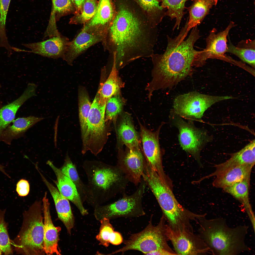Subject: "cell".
Masks as SVG:
<instances>
[{
	"instance_id": "obj_1",
	"label": "cell",
	"mask_w": 255,
	"mask_h": 255,
	"mask_svg": "<svg viewBox=\"0 0 255 255\" xmlns=\"http://www.w3.org/2000/svg\"><path fill=\"white\" fill-rule=\"evenodd\" d=\"M156 28L126 4L119 6L102 42L114 57L118 70L138 59L151 57L157 40Z\"/></svg>"
},
{
	"instance_id": "obj_2",
	"label": "cell",
	"mask_w": 255,
	"mask_h": 255,
	"mask_svg": "<svg viewBox=\"0 0 255 255\" xmlns=\"http://www.w3.org/2000/svg\"><path fill=\"white\" fill-rule=\"evenodd\" d=\"M187 21L174 38L167 36V44L164 52L151 56L153 64V77L149 86L153 91L172 88L189 75L193 66L200 67L201 51L194 48L200 36L197 27L192 28L188 38Z\"/></svg>"
},
{
	"instance_id": "obj_3",
	"label": "cell",
	"mask_w": 255,
	"mask_h": 255,
	"mask_svg": "<svg viewBox=\"0 0 255 255\" xmlns=\"http://www.w3.org/2000/svg\"><path fill=\"white\" fill-rule=\"evenodd\" d=\"M206 214L200 217L198 235L214 255H238L251 250L245 242L248 226L240 225L231 227L226 220L219 217L208 219Z\"/></svg>"
},
{
	"instance_id": "obj_4",
	"label": "cell",
	"mask_w": 255,
	"mask_h": 255,
	"mask_svg": "<svg viewBox=\"0 0 255 255\" xmlns=\"http://www.w3.org/2000/svg\"><path fill=\"white\" fill-rule=\"evenodd\" d=\"M142 177L156 198L168 225L174 230L190 228L192 226L191 222L196 220L198 214L181 205L167 183L163 182L155 171L149 169L143 174Z\"/></svg>"
},
{
	"instance_id": "obj_5",
	"label": "cell",
	"mask_w": 255,
	"mask_h": 255,
	"mask_svg": "<svg viewBox=\"0 0 255 255\" xmlns=\"http://www.w3.org/2000/svg\"><path fill=\"white\" fill-rule=\"evenodd\" d=\"M83 167L87 179L86 200L96 203L104 201L119 191L123 174L117 166L89 160L84 162Z\"/></svg>"
},
{
	"instance_id": "obj_6",
	"label": "cell",
	"mask_w": 255,
	"mask_h": 255,
	"mask_svg": "<svg viewBox=\"0 0 255 255\" xmlns=\"http://www.w3.org/2000/svg\"><path fill=\"white\" fill-rule=\"evenodd\" d=\"M44 217L41 202H34L23 214L21 230L12 244L18 252L26 255H43Z\"/></svg>"
},
{
	"instance_id": "obj_7",
	"label": "cell",
	"mask_w": 255,
	"mask_h": 255,
	"mask_svg": "<svg viewBox=\"0 0 255 255\" xmlns=\"http://www.w3.org/2000/svg\"><path fill=\"white\" fill-rule=\"evenodd\" d=\"M149 224L141 232L132 234L124 241V246L113 254L121 252L123 254L129 250L141 252L144 255L157 250H163L171 255H177L169 245L166 234V219L162 213L160 221L156 226L153 225L152 218Z\"/></svg>"
},
{
	"instance_id": "obj_8",
	"label": "cell",
	"mask_w": 255,
	"mask_h": 255,
	"mask_svg": "<svg viewBox=\"0 0 255 255\" xmlns=\"http://www.w3.org/2000/svg\"><path fill=\"white\" fill-rule=\"evenodd\" d=\"M106 104L100 100L98 91L88 114L87 131L82 140L83 154L89 151L97 156L102 151L107 141L109 126L105 121Z\"/></svg>"
},
{
	"instance_id": "obj_9",
	"label": "cell",
	"mask_w": 255,
	"mask_h": 255,
	"mask_svg": "<svg viewBox=\"0 0 255 255\" xmlns=\"http://www.w3.org/2000/svg\"><path fill=\"white\" fill-rule=\"evenodd\" d=\"M145 183L144 180L136 191L130 196H125L116 201L107 205L97 207L95 215L98 219L119 217L131 218L144 215L142 199Z\"/></svg>"
},
{
	"instance_id": "obj_10",
	"label": "cell",
	"mask_w": 255,
	"mask_h": 255,
	"mask_svg": "<svg viewBox=\"0 0 255 255\" xmlns=\"http://www.w3.org/2000/svg\"><path fill=\"white\" fill-rule=\"evenodd\" d=\"M230 96H214L192 92L179 95L174 99L173 107L174 113L189 119L201 118L205 111L215 103L233 98Z\"/></svg>"
},
{
	"instance_id": "obj_11",
	"label": "cell",
	"mask_w": 255,
	"mask_h": 255,
	"mask_svg": "<svg viewBox=\"0 0 255 255\" xmlns=\"http://www.w3.org/2000/svg\"><path fill=\"white\" fill-rule=\"evenodd\" d=\"M166 234L177 255H197L210 253L209 248L198 234L186 229L174 230L167 224Z\"/></svg>"
},
{
	"instance_id": "obj_12",
	"label": "cell",
	"mask_w": 255,
	"mask_h": 255,
	"mask_svg": "<svg viewBox=\"0 0 255 255\" xmlns=\"http://www.w3.org/2000/svg\"><path fill=\"white\" fill-rule=\"evenodd\" d=\"M117 167L127 179L137 185L140 183L146 160L140 147L118 149Z\"/></svg>"
},
{
	"instance_id": "obj_13",
	"label": "cell",
	"mask_w": 255,
	"mask_h": 255,
	"mask_svg": "<svg viewBox=\"0 0 255 255\" xmlns=\"http://www.w3.org/2000/svg\"><path fill=\"white\" fill-rule=\"evenodd\" d=\"M175 123L179 131L178 139L181 147L199 161L201 149L210 140L206 132L180 118H175Z\"/></svg>"
},
{
	"instance_id": "obj_14",
	"label": "cell",
	"mask_w": 255,
	"mask_h": 255,
	"mask_svg": "<svg viewBox=\"0 0 255 255\" xmlns=\"http://www.w3.org/2000/svg\"><path fill=\"white\" fill-rule=\"evenodd\" d=\"M140 128V136L144 155L150 166L158 174L162 180L166 181L162 162V154L159 142V135L162 123L157 130L153 132L138 121Z\"/></svg>"
},
{
	"instance_id": "obj_15",
	"label": "cell",
	"mask_w": 255,
	"mask_h": 255,
	"mask_svg": "<svg viewBox=\"0 0 255 255\" xmlns=\"http://www.w3.org/2000/svg\"><path fill=\"white\" fill-rule=\"evenodd\" d=\"M69 42L68 38L60 33L45 41L23 45L30 49L29 52L53 59H63Z\"/></svg>"
},
{
	"instance_id": "obj_16",
	"label": "cell",
	"mask_w": 255,
	"mask_h": 255,
	"mask_svg": "<svg viewBox=\"0 0 255 255\" xmlns=\"http://www.w3.org/2000/svg\"><path fill=\"white\" fill-rule=\"evenodd\" d=\"M105 36L104 34L82 29L77 36L69 42L63 59L72 65L76 59L88 48L102 42Z\"/></svg>"
},
{
	"instance_id": "obj_17",
	"label": "cell",
	"mask_w": 255,
	"mask_h": 255,
	"mask_svg": "<svg viewBox=\"0 0 255 255\" xmlns=\"http://www.w3.org/2000/svg\"><path fill=\"white\" fill-rule=\"evenodd\" d=\"M116 13L112 0H99L93 17L84 24L83 29L106 34Z\"/></svg>"
},
{
	"instance_id": "obj_18",
	"label": "cell",
	"mask_w": 255,
	"mask_h": 255,
	"mask_svg": "<svg viewBox=\"0 0 255 255\" xmlns=\"http://www.w3.org/2000/svg\"><path fill=\"white\" fill-rule=\"evenodd\" d=\"M115 127L118 149L124 145L131 149L140 147L139 134L135 129L130 114L122 112Z\"/></svg>"
},
{
	"instance_id": "obj_19",
	"label": "cell",
	"mask_w": 255,
	"mask_h": 255,
	"mask_svg": "<svg viewBox=\"0 0 255 255\" xmlns=\"http://www.w3.org/2000/svg\"><path fill=\"white\" fill-rule=\"evenodd\" d=\"M44 217V250L47 255H61L58 246L59 233L61 228L55 227L51 215L50 204L46 193L42 199Z\"/></svg>"
},
{
	"instance_id": "obj_20",
	"label": "cell",
	"mask_w": 255,
	"mask_h": 255,
	"mask_svg": "<svg viewBox=\"0 0 255 255\" xmlns=\"http://www.w3.org/2000/svg\"><path fill=\"white\" fill-rule=\"evenodd\" d=\"M234 23L231 21L224 30L217 32L213 29L206 39V46L203 50L207 59H217L226 60L225 55L227 52V37L230 30L234 26Z\"/></svg>"
},
{
	"instance_id": "obj_21",
	"label": "cell",
	"mask_w": 255,
	"mask_h": 255,
	"mask_svg": "<svg viewBox=\"0 0 255 255\" xmlns=\"http://www.w3.org/2000/svg\"><path fill=\"white\" fill-rule=\"evenodd\" d=\"M255 141L254 140L242 149L230 155V158L225 162L216 165L215 171L204 177L216 176L232 168L240 166L255 164Z\"/></svg>"
},
{
	"instance_id": "obj_22",
	"label": "cell",
	"mask_w": 255,
	"mask_h": 255,
	"mask_svg": "<svg viewBox=\"0 0 255 255\" xmlns=\"http://www.w3.org/2000/svg\"><path fill=\"white\" fill-rule=\"evenodd\" d=\"M47 164L55 173L57 179L56 183L60 193L73 203L82 215L87 214L88 212L83 206L82 202L75 184L51 162L48 161Z\"/></svg>"
},
{
	"instance_id": "obj_23",
	"label": "cell",
	"mask_w": 255,
	"mask_h": 255,
	"mask_svg": "<svg viewBox=\"0 0 255 255\" xmlns=\"http://www.w3.org/2000/svg\"><path fill=\"white\" fill-rule=\"evenodd\" d=\"M40 174L53 198L58 218L64 225L68 233L70 234L74 226V220L69 200L49 182L41 173Z\"/></svg>"
},
{
	"instance_id": "obj_24",
	"label": "cell",
	"mask_w": 255,
	"mask_h": 255,
	"mask_svg": "<svg viewBox=\"0 0 255 255\" xmlns=\"http://www.w3.org/2000/svg\"><path fill=\"white\" fill-rule=\"evenodd\" d=\"M253 166L244 165L230 169L216 176L212 182L213 187L223 189L247 178H250Z\"/></svg>"
},
{
	"instance_id": "obj_25",
	"label": "cell",
	"mask_w": 255,
	"mask_h": 255,
	"mask_svg": "<svg viewBox=\"0 0 255 255\" xmlns=\"http://www.w3.org/2000/svg\"><path fill=\"white\" fill-rule=\"evenodd\" d=\"M36 95L34 89L30 86H27L19 98L0 109V135L13 121L20 107L28 99Z\"/></svg>"
},
{
	"instance_id": "obj_26",
	"label": "cell",
	"mask_w": 255,
	"mask_h": 255,
	"mask_svg": "<svg viewBox=\"0 0 255 255\" xmlns=\"http://www.w3.org/2000/svg\"><path fill=\"white\" fill-rule=\"evenodd\" d=\"M44 119L32 116L18 118L14 121L12 126L2 132L0 135V141L10 144L13 140L22 136L28 129Z\"/></svg>"
},
{
	"instance_id": "obj_27",
	"label": "cell",
	"mask_w": 255,
	"mask_h": 255,
	"mask_svg": "<svg viewBox=\"0 0 255 255\" xmlns=\"http://www.w3.org/2000/svg\"><path fill=\"white\" fill-rule=\"evenodd\" d=\"M218 1L194 0L191 6L186 8L189 13L187 31L189 32L191 29L199 25L209 13L213 6L217 4Z\"/></svg>"
},
{
	"instance_id": "obj_28",
	"label": "cell",
	"mask_w": 255,
	"mask_h": 255,
	"mask_svg": "<svg viewBox=\"0 0 255 255\" xmlns=\"http://www.w3.org/2000/svg\"><path fill=\"white\" fill-rule=\"evenodd\" d=\"M115 60L113 58V64L111 72L106 81L100 84L98 92L100 100L107 103L112 96L120 93L124 83L118 75Z\"/></svg>"
},
{
	"instance_id": "obj_29",
	"label": "cell",
	"mask_w": 255,
	"mask_h": 255,
	"mask_svg": "<svg viewBox=\"0 0 255 255\" xmlns=\"http://www.w3.org/2000/svg\"><path fill=\"white\" fill-rule=\"evenodd\" d=\"M255 40H242L236 46L230 42L227 44V52L238 57L243 62L255 67Z\"/></svg>"
},
{
	"instance_id": "obj_30",
	"label": "cell",
	"mask_w": 255,
	"mask_h": 255,
	"mask_svg": "<svg viewBox=\"0 0 255 255\" xmlns=\"http://www.w3.org/2000/svg\"><path fill=\"white\" fill-rule=\"evenodd\" d=\"M250 181V178H246L223 189L241 202L247 211L250 212V215L254 220L249 200Z\"/></svg>"
},
{
	"instance_id": "obj_31",
	"label": "cell",
	"mask_w": 255,
	"mask_h": 255,
	"mask_svg": "<svg viewBox=\"0 0 255 255\" xmlns=\"http://www.w3.org/2000/svg\"><path fill=\"white\" fill-rule=\"evenodd\" d=\"M100 222L99 232L96 237L99 244L108 247L110 243L115 245L121 243L123 238L121 234L117 232L114 231L109 219L104 217L100 220Z\"/></svg>"
},
{
	"instance_id": "obj_32",
	"label": "cell",
	"mask_w": 255,
	"mask_h": 255,
	"mask_svg": "<svg viewBox=\"0 0 255 255\" xmlns=\"http://www.w3.org/2000/svg\"><path fill=\"white\" fill-rule=\"evenodd\" d=\"M147 15L148 20L153 26L156 27L166 16L165 9L157 0H133Z\"/></svg>"
},
{
	"instance_id": "obj_33",
	"label": "cell",
	"mask_w": 255,
	"mask_h": 255,
	"mask_svg": "<svg viewBox=\"0 0 255 255\" xmlns=\"http://www.w3.org/2000/svg\"><path fill=\"white\" fill-rule=\"evenodd\" d=\"M163 8L167 9L166 16L171 19H175L176 22L173 28L179 27L182 19L186 13L184 10L185 3L188 1L194 0H157Z\"/></svg>"
},
{
	"instance_id": "obj_34",
	"label": "cell",
	"mask_w": 255,
	"mask_h": 255,
	"mask_svg": "<svg viewBox=\"0 0 255 255\" xmlns=\"http://www.w3.org/2000/svg\"><path fill=\"white\" fill-rule=\"evenodd\" d=\"M60 169L75 184L82 202L86 200L87 194L86 185L83 183L80 178L75 166L68 153L66 154L64 164Z\"/></svg>"
},
{
	"instance_id": "obj_35",
	"label": "cell",
	"mask_w": 255,
	"mask_h": 255,
	"mask_svg": "<svg viewBox=\"0 0 255 255\" xmlns=\"http://www.w3.org/2000/svg\"><path fill=\"white\" fill-rule=\"evenodd\" d=\"M125 100L120 93L113 96L107 102L106 107L105 121L110 126L113 122L115 127L118 117L122 113Z\"/></svg>"
},
{
	"instance_id": "obj_36",
	"label": "cell",
	"mask_w": 255,
	"mask_h": 255,
	"mask_svg": "<svg viewBox=\"0 0 255 255\" xmlns=\"http://www.w3.org/2000/svg\"><path fill=\"white\" fill-rule=\"evenodd\" d=\"M78 99L79 119L82 140L87 131V118L91 103L87 93L84 90L80 92Z\"/></svg>"
},
{
	"instance_id": "obj_37",
	"label": "cell",
	"mask_w": 255,
	"mask_h": 255,
	"mask_svg": "<svg viewBox=\"0 0 255 255\" xmlns=\"http://www.w3.org/2000/svg\"><path fill=\"white\" fill-rule=\"evenodd\" d=\"M97 0H86L82 12L78 15H74L70 19V24H84L94 16L97 8Z\"/></svg>"
},
{
	"instance_id": "obj_38",
	"label": "cell",
	"mask_w": 255,
	"mask_h": 255,
	"mask_svg": "<svg viewBox=\"0 0 255 255\" xmlns=\"http://www.w3.org/2000/svg\"><path fill=\"white\" fill-rule=\"evenodd\" d=\"M5 210L0 209V248L5 255H9L13 252L7 225L5 220Z\"/></svg>"
},
{
	"instance_id": "obj_39",
	"label": "cell",
	"mask_w": 255,
	"mask_h": 255,
	"mask_svg": "<svg viewBox=\"0 0 255 255\" xmlns=\"http://www.w3.org/2000/svg\"><path fill=\"white\" fill-rule=\"evenodd\" d=\"M11 0H0V45H7L8 43L6 30L7 14Z\"/></svg>"
},
{
	"instance_id": "obj_40",
	"label": "cell",
	"mask_w": 255,
	"mask_h": 255,
	"mask_svg": "<svg viewBox=\"0 0 255 255\" xmlns=\"http://www.w3.org/2000/svg\"><path fill=\"white\" fill-rule=\"evenodd\" d=\"M53 12L56 14V20L68 14L75 8L71 0H54L52 1Z\"/></svg>"
},
{
	"instance_id": "obj_41",
	"label": "cell",
	"mask_w": 255,
	"mask_h": 255,
	"mask_svg": "<svg viewBox=\"0 0 255 255\" xmlns=\"http://www.w3.org/2000/svg\"><path fill=\"white\" fill-rule=\"evenodd\" d=\"M30 190L29 184L28 181L23 179L19 180L16 186V191L19 195L25 196L29 194Z\"/></svg>"
},
{
	"instance_id": "obj_42",
	"label": "cell",
	"mask_w": 255,
	"mask_h": 255,
	"mask_svg": "<svg viewBox=\"0 0 255 255\" xmlns=\"http://www.w3.org/2000/svg\"><path fill=\"white\" fill-rule=\"evenodd\" d=\"M75 8V15H78L82 12L83 5L86 0H71Z\"/></svg>"
},
{
	"instance_id": "obj_43",
	"label": "cell",
	"mask_w": 255,
	"mask_h": 255,
	"mask_svg": "<svg viewBox=\"0 0 255 255\" xmlns=\"http://www.w3.org/2000/svg\"><path fill=\"white\" fill-rule=\"evenodd\" d=\"M0 170L3 172L7 176H8V175L6 173L4 169V167L0 164Z\"/></svg>"
},
{
	"instance_id": "obj_44",
	"label": "cell",
	"mask_w": 255,
	"mask_h": 255,
	"mask_svg": "<svg viewBox=\"0 0 255 255\" xmlns=\"http://www.w3.org/2000/svg\"><path fill=\"white\" fill-rule=\"evenodd\" d=\"M2 104L0 100V109L2 107Z\"/></svg>"
},
{
	"instance_id": "obj_45",
	"label": "cell",
	"mask_w": 255,
	"mask_h": 255,
	"mask_svg": "<svg viewBox=\"0 0 255 255\" xmlns=\"http://www.w3.org/2000/svg\"><path fill=\"white\" fill-rule=\"evenodd\" d=\"M1 249H0V255H1Z\"/></svg>"
},
{
	"instance_id": "obj_46",
	"label": "cell",
	"mask_w": 255,
	"mask_h": 255,
	"mask_svg": "<svg viewBox=\"0 0 255 255\" xmlns=\"http://www.w3.org/2000/svg\"><path fill=\"white\" fill-rule=\"evenodd\" d=\"M54 0H52V1H53Z\"/></svg>"
}]
</instances>
